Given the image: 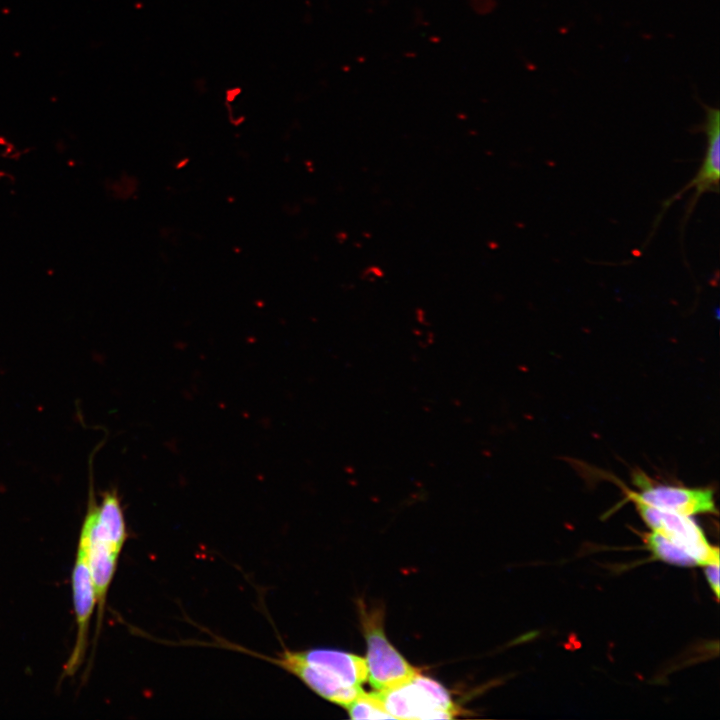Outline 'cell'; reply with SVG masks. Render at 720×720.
<instances>
[{
  "label": "cell",
  "mask_w": 720,
  "mask_h": 720,
  "mask_svg": "<svg viewBox=\"0 0 720 720\" xmlns=\"http://www.w3.org/2000/svg\"><path fill=\"white\" fill-rule=\"evenodd\" d=\"M82 529L88 536V563L98 607V626H100L107 592L122 548L96 533L87 515L84 517Z\"/></svg>",
  "instance_id": "obj_8"
},
{
  "label": "cell",
  "mask_w": 720,
  "mask_h": 720,
  "mask_svg": "<svg viewBox=\"0 0 720 720\" xmlns=\"http://www.w3.org/2000/svg\"><path fill=\"white\" fill-rule=\"evenodd\" d=\"M375 692L393 719H452L459 713L448 691L420 672L392 688Z\"/></svg>",
  "instance_id": "obj_2"
},
{
  "label": "cell",
  "mask_w": 720,
  "mask_h": 720,
  "mask_svg": "<svg viewBox=\"0 0 720 720\" xmlns=\"http://www.w3.org/2000/svg\"><path fill=\"white\" fill-rule=\"evenodd\" d=\"M246 653L257 655L293 674L317 695L342 707L363 691L362 685L367 681L365 658L348 652L320 648L284 649L277 657Z\"/></svg>",
  "instance_id": "obj_1"
},
{
  "label": "cell",
  "mask_w": 720,
  "mask_h": 720,
  "mask_svg": "<svg viewBox=\"0 0 720 720\" xmlns=\"http://www.w3.org/2000/svg\"><path fill=\"white\" fill-rule=\"evenodd\" d=\"M645 541L651 553L661 561L679 566L697 565L688 551L654 531L645 534Z\"/></svg>",
  "instance_id": "obj_9"
},
{
  "label": "cell",
  "mask_w": 720,
  "mask_h": 720,
  "mask_svg": "<svg viewBox=\"0 0 720 720\" xmlns=\"http://www.w3.org/2000/svg\"><path fill=\"white\" fill-rule=\"evenodd\" d=\"M643 521L652 531L688 551L697 565L719 561V549L707 541L702 529L691 518L634 502Z\"/></svg>",
  "instance_id": "obj_4"
},
{
  "label": "cell",
  "mask_w": 720,
  "mask_h": 720,
  "mask_svg": "<svg viewBox=\"0 0 720 720\" xmlns=\"http://www.w3.org/2000/svg\"><path fill=\"white\" fill-rule=\"evenodd\" d=\"M704 109V120L696 127L697 131H701L706 135V148L701 166L695 177L685 185L672 198L664 202L662 212H664L673 201L681 197L687 190L695 188V193L691 198L687 208L686 216L693 210L699 197L706 192L717 193L719 191L720 178V111L716 107H710L700 102Z\"/></svg>",
  "instance_id": "obj_7"
},
{
  "label": "cell",
  "mask_w": 720,
  "mask_h": 720,
  "mask_svg": "<svg viewBox=\"0 0 720 720\" xmlns=\"http://www.w3.org/2000/svg\"><path fill=\"white\" fill-rule=\"evenodd\" d=\"M707 581L716 598L719 597V561L710 562L704 565Z\"/></svg>",
  "instance_id": "obj_11"
},
{
  "label": "cell",
  "mask_w": 720,
  "mask_h": 720,
  "mask_svg": "<svg viewBox=\"0 0 720 720\" xmlns=\"http://www.w3.org/2000/svg\"><path fill=\"white\" fill-rule=\"evenodd\" d=\"M345 709L352 719H393L375 691L363 690Z\"/></svg>",
  "instance_id": "obj_10"
},
{
  "label": "cell",
  "mask_w": 720,
  "mask_h": 720,
  "mask_svg": "<svg viewBox=\"0 0 720 720\" xmlns=\"http://www.w3.org/2000/svg\"><path fill=\"white\" fill-rule=\"evenodd\" d=\"M72 590L77 635L64 675H74L82 664L87 649L89 624L96 604L95 591L88 563V536L81 529L72 573Z\"/></svg>",
  "instance_id": "obj_5"
},
{
  "label": "cell",
  "mask_w": 720,
  "mask_h": 720,
  "mask_svg": "<svg viewBox=\"0 0 720 720\" xmlns=\"http://www.w3.org/2000/svg\"><path fill=\"white\" fill-rule=\"evenodd\" d=\"M634 480L640 492L624 489L627 498L634 502L687 516L716 513L711 489L652 485L642 473H637Z\"/></svg>",
  "instance_id": "obj_6"
},
{
  "label": "cell",
  "mask_w": 720,
  "mask_h": 720,
  "mask_svg": "<svg viewBox=\"0 0 720 720\" xmlns=\"http://www.w3.org/2000/svg\"><path fill=\"white\" fill-rule=\"evenodd\" d=\"M359 615L367 644V680L374 691L387 690L419 673L386 637L381 608L367 609L359 602Z\"/></svg>",
  "instance_id": "obj_3"
}]
</instances>
